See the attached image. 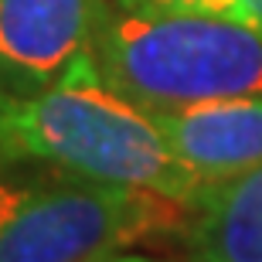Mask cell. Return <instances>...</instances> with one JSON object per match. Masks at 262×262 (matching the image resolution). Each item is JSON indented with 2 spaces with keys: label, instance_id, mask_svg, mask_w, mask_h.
<instances>
[{
  "label": "cell",
  "instance_id": "cell-7",
  "mask_svg": "<svg viewBox=\"0 0 262 262\" xmlns=\"http://www.w3.org/2000/svg\"><path fill=\"white\" fill-rule=\"evenodd\" d=\"M116 4L146 14H225L228 0H116Z\"/></svg>",
  "mask_w": 262,
  "mask_h": 262
},
{
  "label": "cell",
  "instance_id": "cell-2",
  "mask_svg": "<svg viewBox=\"0 0 262 262\" xmlns=\"http://www.w3.org/2000/svg\"><path fill=\"white\" fill-rule=\"evenodd\" d=\"M92 61L109 89L146 113L262 96V34L225 14H146L109 4Z\"/></svg>",
  "mask_w": 262,
  "mask_h": 262
},
{
  "label": "cell",
  "instance_id": "cell-8",
  "mask_svg": "<svg viewBox=\"0 0 262 262\" xmlns=\"http://www.w3.org/2000/svg\"><path fill=\"white\" fill-rule=\"evenodd\" d=\"M225 17L242 20V24H249V28H255L262 34V0H228Z\"/></svg>",
  "mask_w": 262,
  "mask_h": 262
},
{
  "label": "cell",
  "instance_id": "cell-3",
  "mask_svg": "<svg viewBox=\"0 0 262 262\" xmlns=\"http://www.w3.org/2000/svg\"><path fill=\"white\" fill-rule=\"evenodd\" d=\"M187 218V204L129 184L0 177V262H109Z\"/></svg>",
  "mask_w": 262,
  "mask_h": 262
},
{
  "label": "cell",
  "instance_id": "cell-4",
  "mask_svg": "<svg viewBox=\"0 0 262 262\" xmlns=\"http://www.w3.org/2000/svg\"><path fill=\"white\" fill-rule=\"evenodd\" d=\"M109 0H0V92H34L65 78L92 41Z\"/></svg>",
  "mask_w": 262,
  "mask_h": 262
},
{
  "label": "cell",
  "instance_id": "cell-9",
  "mask_svg": "<svg viewBox=\"0 0 262 262\" xmlns=\"http://www.w3.org/2000/svg\"><path fill=\"white\" fill-rule=\"evenodd\" d=\"M109 262H164V259H154V255H123V252H119V255H113Z\"/></svg>",
  "mask_w": 262,
  "mask_h": 262
},
{
  "label": "cell",
  "instance_id": "cell-6",
  "mask_svg": "<svg viewBox=\"0 0 262 262\" xmlns=\"http://www.w3.org/2000/svg\"><path fill=\"white\" fill-rule=\"evenodd\" d=\"M184 232L194 262H262V167L211 184Z\"/></svg>",
  "mask_w": 262,
  "mask_h": 262
},
{
  "label": "cell",
  "instance_id": "cell-5",
  "mask_svg": "<svg viewBox=\"0 0 262 262\" xmlns=\"http://www.w3.org/2000/svg\"><path fill=\"white\" fill-rule=\"evenodd\" d=\"M150 116L170 154L201 181L204 191L262 167V96L211 99Z\"/></svg>",
  "mask_w": 262,
  "mask_h": 262
},
{
  "label": "cell",
  "instance_id": "cell-1",
  "mask_svg": "<svg viewBox=\"0 0 262 262\" xmlns=\"http://www.w3.org/2000/svg\"><path fill=\"white\" fill-rule=\"evenodd\" d=\"M0 160L129 184L194 208L201 181L167 146L157 119L109 89L92 55L34 92H0Z\"/></svg>",
  "mask_w": 262,
  "mask_h": 262
}]
</instances>
